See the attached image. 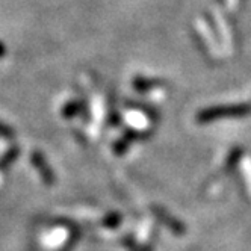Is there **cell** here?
Listing matches in <instances>:
<instances>
[{
  "instance_id": "3957f363",
  "label": "cell",
  "mask_w": 251,
  "mask_h": 251,
  "mask_svg": "<svg viewBox=\"0 0 251 251\" xmlns=\"http://www.w3.org/2000/svg\"><path fill=\"white\" fill-rule=\"evenodd\" d=\"M20 154V150H19V147H12V149H9L2 157H0V170H5V168H8L9 165H12V162L17 159V156Z\"/></svg>"
},
{
  "instance_id": "5b68a950",
  "label": "cell",
  "mask_w": 251,
  "mask_h": 251,
  "mask_svg": "<svg viewBox=\"0 0 251 251\" xmlns=\"http://www.w3.org/2000/svg\"><path fill=\"white\" fill-rule=\"evenodd\" d=\"M133 85L138 91H149V88L156 85V80H146L144 77H138L133 80Z\"/></svg>"
},
{
  "instance_id": "52a82bcc",
  "label": "cell",
  "mask_w": 251,
  "mask_h": 251,
  "mask_svg": "<svg viewBox=\"0 0 251 251\" xmlns=\"http://www.w3.org/2000/svg\"><path fill=\"white\" fill-rule=\"evenodd\" d=\"M0 136L5 138V139H12L15 136V132L9 127V126H6L3 121H0Z\"/></svg>"
},
{
  "instance_id": "6da1fadb",
  "label": "cell",
  "mask_w": 251,
  "mask_h": 251,
  "mask_svg": "<svg viewBox=\"0 0 251 251\" xmlns=\"http://www.w3.org/2000/svg\"><path fill=\"white\" fill-rule=\"evenodd\" d=\"M32 164L33 167L38 170L41 178H43V182L47 183V185H51L53 182H55V174H53L51 168L49 167V164L46 162V159L44 156L40 153V151H35L32 154Z\"/></svg>"
},
{
  "instance_id": "8992f818",
  "label": "cell",
  "mask_w": 251,
  "mask_h": 251,
  "mask_svg": "<svg viewBox=\"0 0 251 251\" xmlns=\"http://www.w3.org/2000/svg\"><path fill=\"white\" fill-rule=\"evenodd\" d=\"M120 223H121V215H120V213H109V215H107V217L104 218V221H103V224H104L106 227H111V228L120 226Z\"/></svg>"
},
{
  "instance_id": "7a4b0ae2",
  "label": "cell",
  "mask_w": 251,
  "mask_h": 251,
  "mask_svg": "<svg viewBox=\"0 0 251 251\" xmlns=\"http://www.w3.org/2000/svg\"><path fill=\"white\" fill-rule=\"evenodd\" d=\"M153 213H154V217H157L160 221H164V224H167V226H170V228L173 230V231H176V233H178V231H183V227H182V224L178 223V221H176V220H173L170 215H167V212H164L160 207H153Z\"/></svg>"
},
{
  "instance_id": "277c9868",
  "label": "cell",
  "mask_w": 251,
  "mask_h": 251,
  "mask_svg": "<svg viewBox=\"0 0 251 251\" xmlns=\"http://www.w3.org/2000/svg\"><path fill=\"white\" fill-rule=\"evenodd\" d=\"M82 109V104L80 101H70L65 107H64V117L70 118V117H75L80 112Z\"/></svg>"
},
{
  "instance_id": "ba28073f",
  "label": "cell",
  "mask_w": 251,
  "mask_h": 251,
  "mask_svg": "<svg viewBox=\"0 0 251 251\" xmlns=\"http://www.w3.org/2000/svg\"><path fill=\"white\" fill-rule=\"evenodd\" d=\"M5 53H6V49H5V46L2 43H0V58L5 56Z\"/></svg>"
}]
</instances>
